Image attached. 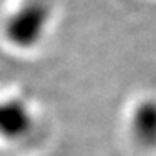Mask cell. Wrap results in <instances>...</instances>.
Segmentation results:
<instances>
[{"instance_id":"6da1fadb","label":"cell","mask_w":156,"mask_h":156,"mask_svg":"<svg viewBox=\"0 0 156 156\" xmlns=\"http://www.w3.org/2000/svg\"><path fill=\"white\" fill-rule=\"evenodd\" d=\"M126 129L138 150L156 151V98L143 96L131 105L126 116Z\"/></svg>"}]
</instances>
